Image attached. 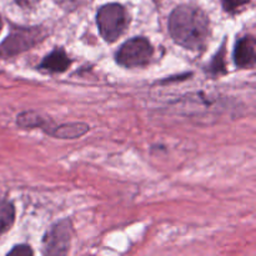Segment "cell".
Wrapping results in <instances>:
<instances>
[{"mask_svg": "<svg viewBox=\"0 0 256 256\" xmlns=\"http://www.w3.org/2000/svg\"><path fill=\"white\" fill-rule=\"evenodd\" d=\"M128 14L122 5L112 4L102 5L96 14V24L100 35L106 42H112L119 39L128 28Z\"/></svg>", "mask_w": 256, "mask_h": 256, "instance_id": "cell-2", "label": "cell"}, {"mask_svg": "<svg viewBox=\"0 0 256 256\" xmlns=\"http://www.w3.org/2000/svg\"><path fill=\"white\" fill-rule=\"evenodd\" d=\"M70 62L64 49H54L42 60L39 68L49 72H62L70 66Z\"/></svg>", "mask_w": 256, "mask_h": 256, "instance_id": "cell-7", "label": "cell"}, {"mask_svg": "<svg viewBox=\"0 0 256 256\" xmlns=\"http://www.w3.org/2000/svg\"><path fill=\"white\" fill-rule=\"evenodd\" d=\"M32 255V250L28 245H18L9 252V255Z\"/></svg>", "mask_w": 256, "mask_h": 256, "instance_id": "cell-12", "label": "cell"}, {"mask_svg": "<svg viewBox=\"0 0 256 256\" xmlns=\"http://www.w3.org/2000/svg\"><path fill=\"white\" fill-rule=\"evenodd\" d=\"M222 6H224L225 12H235L238 9H240L244 5L249 4L250 0H222Z\"/></svg>", "mask_w": 256, "mask_h": 256, "instance_id": "cell-11", "label": "cell"}, {"mask_svg": "<svg viewBox=\"0 0 256 256\" xmlns=\"http://www.w3.org/2000/svg\"><path fill=\"white\" fill-rule=\"evenodd\" d=\"M226 65H225V45H222V49L219 50L216 55L214 56V59L212 60L209 65V72L214 75L224 74L226 72Z\"/></svg>", "mask_w": 256, "mask_h": 256, "instance_id": "cell-10", "label": "cell"}, {"mask_svg": "<svg viewBox=\"0 0 256 256\" xmlns=\"http://www.w3.org/2000/svg\"><path fill=\"white\" fill-rule=\"evenodd\" d=\"M39 2V0H16L18 4L22 5V6H24V8L32 6V5H34L35 2Z\"/></svg>", "mask_w": 256, "mask_h": 256, "instance_id": "cell-13", "label": "cell"}, {"mask_svg": "<svg viewBox=\"0 0 256 256\" xmlns=\"http://www.w3.org/2000/svg\"><path fill=\"white\" fill-rule=\"evenodd\" d=\"M152 44L145 38H132L122 45L115 55V60L119 65L125 68L144 66L149 64L152 58Z\"/></svg>", "mask_w": 256, "mask_h": 256, "instance_id": "cell-4", "label": "cell"}, {"mask_svg": "<svg viewBox=\"0 0 256 256\" xmlns=\"http://www.w3.org/2000/svg\"><path fill=\"white\" fill-rule=\"evenodd\" d=\"M169 32L172 39L182 48L202 49L210 35L209 18L200 8L180 5L170 15Z\"/></svg>", "mask_w": 256, "mask_h": 256, "instance_id": "cell-1", "label": "cell"}, {"mask_svg": "<svg viewBox=\"0 0 256 256\" xmlns=\"http://www.w3.org/2000/svg\"><path fill=\"white\" fill-rule=\"evenodd\" d=\"M15 209L12 202L5 198H0V235L10 229L14 224Z\"/></svg>", "mask_w": 256, "mask_h": 256, "instance_id": "cell-9", "label": "cell"}, {"mask_svg": "<svg viewBox=\"0 0 256 256\" xmlns=\"http://www.w3.org/2000/svg\"><path fill=\"white\" fill-rule=\"evenodd\" d=\"M72 240V224L69 220H62L45 234L42 240V254L65 255L69 252Z\"/></svg>", "mask_w": 256, "mask_h": 256, "instance_id": "cell-5", "label": "cell"}, {"mask_svg": "<svg viewBox=\"0 0 256 256\" xmlns=\"http://www.w3.org/2000/svg\"><path fill=\"white\" fill-rule=\"evenodd\" d=\"M2 19H0V32H2Z\"/></svg>", "mask_w": 256, "mask_h": 256, "instance_id": "cell-14", "label": "cell"}, {"mask_svg": "<svg viewBox=\"0 0 256 256\" xmlns=\"http://www.w3.org/2000/svg\"><path fill=\"white\" fill-rule=\"evenodd\" d=\"M255 39L246 35L238 40L234 50V62L239 68H252L255 65Z\"/></svg>", "mask_w": 256, "mask_h": 256, "instance_id": "cell-6", "label": "cell"}, {"mask_svg": "<svg viewBox=\"0 0 256 256\" xmlns=\"http://www.w3.org/2000/svg\"><path fill=\"white\" fill-rule=\"evenodd\" d=\"M89 130L86 124H79V122H72V124H64L55 126L52 135L60 139H75L84 135Z\"/></svg>", "mask_w": 256, "mask_h": 256, "instance_id": "cell-8", "label": "cell"}, {"mask_svg": "<svg viewBox=\"0 0 256 256\" xmlns=\"http://www.w3.org/2000/svg\"><path fill=\"white\" fill-rule=\"evenodd\" d=\"M45 38L44 30L39 28H16L0 44V56L10 58L30 49Z\"/></svg>", "mask_w": 256, "mask_h": 256, "instance_id": "cell-3", "label": "cell"}]
</instances>
